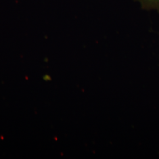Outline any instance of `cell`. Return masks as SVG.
<instances>
[{
	"label": "cell",
	"instance_id": "1",
	"mask_svg": "<svg viewBox=\"0 0 159 159\" xmlns=\"http://www.w3.org/2000/svg\"><path fill=\"white\" fill-rule=\"evenodd\" d=\"M143 7L147 10H155L159 12V0H140Z\"/></svg>",
	"mask_w": 159,
	"mask_h": 159
}]
</instances>
